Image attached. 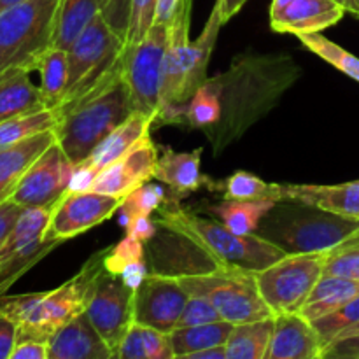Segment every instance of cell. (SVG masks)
Masks as SVG:
<instances>
[{
    "instance_id": "83f0119b",
    "label": "cell",
    "mask_w": 359,
    "mask_h": 359,
    "mask_svg": "<svg viewBox=\"0 0 359 359\" xmlns=\"http://www.w3.org/2000/svg\"><path fill=\"white\" fill-rule=\"evenodd\" d=\"M116 359H175L170 333L133 321L116 353Z\"/></svg>"
},
{
    "instance_id": "836d02e7",
    "label": "cell",
    "mask_w": 359,
    "mask_h": 359,
    "mask_svg": "<svg viewBox=\"0 0 359 359\" xmlns=\"http://www.w3.org/2000/svg\"><path fill=\"white\" fill-rule=\"evenodd\" d=\"M56 123H58V116L55 109H41V111L6 119L0 123V151L23 142L37 133L55 130Z\"/></svg>"
},
{
    "instance_id": "8d00e7d4",
    "label": "cell",
    "mask_w": 359,
    "mask_h": 359,
    "mask_svg": "<svg viewBox=\"0 0 359 359\" xmlns=\"http://www.w3.org/2000/svg\"><path fill=\"white\" fill-rule=\"evenodd\" d=\"M300 39L302 44L312 51L314 55L321 56L325 62H328L330 65H333L335 69H339L340 72H344L346 76H349L351 79L358 81L359 83V58L354 56L353 53H349L347 49H344L342 46L335 44L333 41H330L328 37L321 34V32H311V34H300L297 35Z\"/></svg>"
},
{
    "instance_id": "4dcf8cb0",
    "label": "cell",
    "mask_w": 359,
    "mask_h": 359,
    "mask_svg": "<svg viewBox=\"0 0 359 359\" xmlns=\"http://www.w3.org/2000/svg\"><path fill=\"white\" fill-rule=\"evenodd\" d=\"M233 326V323L221 319V321L207 323V325L175 328L170 333L174 358L186 359L188 354L196 353V351L224 346Z\"/></svg>"
},
{
    "instance_id": "9a60e30c",
    "label": "cell",
    "mask_w": 359,
    "mask_h": 359,
    "mask_svg": "<svg viewBox=\"0 0 359 359\" xmlns=\"http://www.w3.org/2000/svg\"><path fill=\"white\" fill-rule=\"evenodd\" d=\"M193 0H181L174 18L168 23L167 48L163 56V74H161V100L160 111L182 105V88H184L186 69L189 53V23H191ZM158 111V112H160Z\"/></svg>"
},
{
    "instance_id": "f546056e",
    "label": "cell",
    "mask_w": 359,
    "mask_h": 359,
    "mask_svg": "<svg viewBox=\"0 0 359 359\" xmlns=\"http://www.w3.org/2000/svg\"><path fill=\"white\" fill-rule=\"evenodd\" d=\"M98 14V0H60L53 48L67 51Z\"/></svg>"
},
{
    "instance_id": "9f6ffc18",
    "label": "cell",
    "mask_w": 359,
    "mask_h": 359,
    "mask_svg": "<svg viewBox=\"0 0 359 359\" xmlns=\"http://www.w3.org/2000/svg\"><path fill=\"white\" fill-rule=\"evenodd\" d=\"M20 2H23V0H0V11L7 9V7L14 6V4H20Z\"/></svg>"
},
{
    "instance_id": "7402d4cb",
    "label": "cell",
    "mask_w": 359,
    "mask_h": 359,
    "mask_svg": "<svg viewBox=\"0 0 359 359\" xmlns=\"http://www.w3.org/2000/svg\"><path fill=\"white\" fill-rule=\"evenodd\" d=\"M154 121H156V116L144 114V112L135 111L125 123H121L118 128L112 130V132L95 147L93 153H91L83 163L98 172H100L102 168L109 167V165L114 163L116 160L125 156L130 149H133L144 137L149 135V130Z\"/></svg>"
},
{
    "instance_id": "f35d334b",
    "label": "cell",
    "mask_w": 359,
    "mask_h": 359,
    "mask_svg": "<svg viewBox=\"0 0 359 359\" xmlns=\"http://www.w3.org/2000/svg\"><path fill=\"white\" fill-rule=\"evenodd\" d=\"M323 276L359 280V235L330 249L323 256Z\"/></svg>"
},
{
    "instance_id": "f6af8a7d",
    "label": "cell",
    "mask_w": 359,
    "mask_h": 359,
    "mask_svg": "<svg viewBox=\"0 0 359 359\" xmlns=\"http://www.w3.org/2000/svg\"><path fill=\"white\" fill-rule=\"evenodd\" d=\"M11 359H48V340L18 337Z\"/></svg>"
},
{
    "instance_id": "816d5d0a",
    "label": "cell",
    "mask_w": 359,
    "mask_h": 359,
    "mask_svg": "<svg viewBox=\"0 0 359 359\" xmlns=\"http://www.w3.org/2000/svg\"><path fill=\"white\" fill-rule=\"evenodd\" d=\"M245 2H248V0H216V6L214 7L219 11V18L224 25L228 23L235 14L241 13V9L245 6Z\"/></svg>"
},
{
    "instance_id": "1f68e13d",
    "label": "cell",
    "mask_w": 359,
    "mask_h": 359,
    "mask_svg": "<svg viewBox=\"0 0 359 359\" xmlns=\"http://www.w3.org/2000/svg\"><path fill=\"white\" fill-rule=\"evenodd\" d=\"M221 84L217 79H207L186 104L181 105V116L191 128H209L216 125L223 114Z\"/></svg>"
},
{
    "instance_id": "8fae6325",
    "label": "cell",
    "mask_w": 359,
    "mask_h": 359,
    "mask_svg": "<svg viewBox=\"0 0 359 359\" xmlns=\"http://www.w3.org/2000/svg\"><path fill=\"white\" fill-rule=\"evenodd\" d=\"M72 161L67 158L58 142L44 151L18 181L9 200L25 209L55 207L65 195L74 172Z\"/></svg>"
},
{
    "instance_id": "60d3db41",
    "label": "cell",
    "mask_w": 359,
    "mask_h": 359,
    "mask_svg": "<svg viewBox=\"0 0 359 359\" xmlns=\"http://www.w3.org/2000/svg\"><path fill=\"white\" fill-rule=\"evenodd\" d=\"M158 0H132L130 27L126 34V46L139 44L147 32L156 23Z\"/></svg>"
},
{
    "instance_id": "ba28073f",
    "label": "cell",
    "mask_w": 359,
    "mask_h": 359,
    "mask_svg": "<svg viewBox=\"0 0 359 359\" xmlns=\"http://www.w3.org/2000/svg\"><path fill=\"white\" fill-rule=\"evenodd\" d=\"M323 256L325 252L287 255L262 272H256L259 294L272 309L273 316L300 312L323 277Z\"/></svg>"
},
{
    "instance_id": "5bb4252c",
    "label": "cell",
    "mask_w": 359,
    "mask_h": 359,
    "mask_svg": "<svg viewBox=\"0 0 359 359\" xmlns=\"http://www.w3.org/2000/svg\"><path fill=\"white\" fill-rule=\"evenodd\" d=\"M188 300L189 293L179 279L151 272L135 290L133 321L172 333Z\"/></svg>"
},
{
    "instance_id": "6f0895ef",
    "label": "cell",
    "mask_w": 359,
    "mask_h": 359,
    "mask_svg": "<svg viewBox=\"0 0 359 359\" xmlns=\"http://www.w3.org/2000/svg\"><path fill=\"white\" fill-rule=\"evenodd\" d=\"M358 235H359V231H358Z\"/></svg>"
},
{
    "instance_id": "d6a6232c",
    "label": "cell",
    "mask_w": 359,
    "mask_h": 359,
    "mask_svg": "<svg viewBox=\"0 0 359 359\" xmlns=\"http://www.w3.org/2000/svg\"><path fill=\"white\" fill-rule=\"evenodd\" d=\"M210 188L223 193V200H283V184H270L245 170L235 172L226 181L210 184Z\"/></svg>"
},
{
    "instance_id": "5b68a950",
    "label": "cell",
    "mask_w": 359,
    "mask_h": 359,
    "mask_svg": "<svg viewBox=\"0 0 359 359\" xmlns=\"http://www.w3.org/2000/svg\"><path fill=\"white\" fill-rule=\"evenodd\" d=\"M135 112L128 86L118 79L102 93L86 98L58 118L56 142L74 167H79L95 147Z\"/></svg>"
},
{
    "instance_id": "8992f818",
    "label": "cell",
    "mask_w": 359,
    "mask_h": 359,
    "mask_svg": "<svg viewBox=\"0 0 359 359\" xmlns=\"http://www.w3.org/2000/svg\"><path fill=\"white\" fill-rule=\"evenodd\" d=\"M60 0H23L0 11V74L37 70L53 48Z\"/></svg>"
},
{
    "instance_id": "e575fe53",
    "label": "cell",
    "mask_w": 359,
    "mask_h": 359,
    "mask_svg": "<svg viewBox=\"0 0 359 359\" xmlns=\"http://www.w3.org/2000/svg\"><path fill=\"white\" fill-rule=\"evenodd\" d=\"M41 72V93L46 109H56L62 102L69 76V58L65 49L51 48L39 63Z\"/></svg>"
},
{
    "instance_id": "484cf974",
    "label": "cell",
    "mask_w": 359,
    "mask_h": 359,
    "mask_svg": "<svg viewBox=\"0 0 359 359\" xmlns=\"http://www.w3.org/2000/svg\"><path fill=\"white\" fill-rule=\"evenodd\" d=\"M277 205V200H223L216 205L205 207L231 231L241 235L256 233L263 217Z\"/></svg>"
},
{
    "instance_id": "db71d44e",
    "label": "cell",
    "mask_w": 359,
    "mask_h": 359,
    "mask_svg": "<svg viewBox=\"0 0 359 359\" xmlns=\"http://www.w3.org/2000/svg\"><path fill=\"white\" fill-rule=\"evenodd\" d=\"M186 359H228L226 356V344L217 347H209V349L196 351L186 356Z\"/></svg>"
},
{
    "instance_id": "7dc6e473",
    "label": "cell",
    "mask_w": 359,
    "mask_h": 359,
    "mask_svg": "<svg viewBox=\"0 0 359 359\" xmlns=\"http://www.w3.org/2000/svg\"><path fill=\"white\" fill-rule=\"evenodd\" d=\"M18 337H20V328L16 323L0 314V359H11Z\"/></svg>"
},
{
    "instance_id": "ee69618b",
    "label": "cell",
    "mask_w": 359,
    "mask_h": 359,
    "mask_svg": "<svg viewBox=\"0 0 359 359\" xmlns=\"http://www.w3.org/2000/svg\"><path fill=\"white\" fill-rule=\"evenodd\" d=\"M23 210L25 207L18 205V203H14L9 198L0 203V249L6 245L7 238L13 233L14 226H16L18 219L23 214Z\"/></svg>"
},
{
    "instance_id": "6da1fadb",
    "label": "cell",
    "mask_w": 359,
    "mask_h": 359,
    "mask_svg": "<svg viewBox=\"0 0 359 359\" xmlns=\"http://www.w3.org/2000/svg\"><path fill=\"white\" fill-rule=\"evenodd\" d=\"M105 252L107 249L91 256L72 279L48 293L0 294V314L16 323L20 337L49 340L56 330L86 311L95 280L105 270Z\"/></svg>"
},
{
    "instance_id": "ab89813d",
    "label": "cell",
    "mask_w": 359,
    "mask_h": 359,
    "mask_svg": "<svg viewBox=\"0 0 359 359\" xmlns=\"http://www.w3.org/2000/svg\"><path fill=\"white\" fill-rule=\"evenodd\" d=\"M135 262H146V245L142 241L126 235L121 242L107 248L104 258V266L107 272L119 276L128 265Z\"/></svg>"
},
{
    "instance_id": "7c38bea8",
    "label": "cell",
    "mask_w": 359,
    "mask_h": 359,
    "mask_svg": "<svg viewBox=\"0 0 359 359\" xmlns=\"http://www.w3.org/2000/svg\"><path fill=\"white\" fill-rule=\"evenodd\" d=\"M146 244L151 272L160 276L179 279L228 266L210 255L202 244L168 228H163L161 233L154 235Z\"/></svg>"
},
{
    "instance_id": "ac0fdd59",
    "label": "cell",
    "mask_w": 359,
    "mask_h": 359,
    "mask_svg": "<svg viewBox=\"0 0 359 359\" xmlns=\"http://www.w3.org/2000/svg\"><path fill=\"white\" fill-rule=\"evenodd\" d=\"M323 351L318 332L300 312L273 316V333L265 359H319Z\"/></svg>"
},
{
    "instance_id": "3957f363",
    "label": "cell",
    "mask_w": 359,
    "mask_h": 359,
    "mask_svg": "<svg viewBox=\"0 0 359 359\" xmlns=\"http://www.w3.org/2000/svg\"><path fill=\"white\" fill-rule=\"evenodd\" d=\"M125 49L126 42L98 14L67 49L69 76L62 102L55 109L56 116L60 118L70 107L121 79Z\"/></svg>"
},
{
    "instance_id": "bcb514c9",
    "label": "cell",
    "mask_w": 359,
    "mask_h": 359,
    "mask_svg": "<svg viewBox=\"0 0 359 359\" xmlns=\"http://www.w3.org/2000/svg\"><path fill=\"white\" fill-rule=\"evenodd\" d=\"M323 359H359V333L326 347Z\"/></svg>"
},
{
    "instance_id": "11a10c76",
    "label": "cell",
    "mask_w": 359,
    "mask_h": 359,
    "mask_svg": "<svg viewBox=\"0 0 359 359\" xmlns=\"http://www.w3.org/2000/svg\"><path fill=\"white\" fill-rule=\"evenodd\" d=\"M339 4H342L344 9L347 11V13L354 14V16L359 18V0H337Z\"/></svg>"
},
{
    "instance_id": "f5cc1de1",
    "label": "cell",
    "mask_w": 359,
    "mask_h": 359,
    "mask_svg": "<svg viewBox=\"0 0 359 359\" xmlns=\"http://www.w3.org/2000/svg\"><path fill=\"white\" fill-rule=\"evenodd\" d=\"M181 0H158V13H156V23L168 25L174 18L175 11H177Z\"/></svg>"
},
{
    "instance_id": "2e32d148",
    "label": "cell",
    "mask_w": 359,
    "mask_h": 359,
    "mask_svg": "<svg viewBox=\"0 0 359 359\" xmlns=\"http://www.w3.org/2000/svg\"><path fill=\"white\" fill-rule=\"evenodd\" d=\"M156 161V144L153 142L151 135H146L125 156L98 172L91 191L118 196L123 200L133 189L146 184L151 177H154Z\"/></svg>"
},
{
    "instance_id": "74e56055",
    "label": "cell",
    "mask_w": 359,
    "mask_h": 359,
    "mask_svg": "<svg viewBox=\"0 0 359 359\" xmlns=\"http://www.w3.org/2000/svg\"><path fill=\"white\" fill-rule=\"evenodd\" d=\"M168 200L167 193L158 184H142L133 189L130 195L121 200L119 214H121V224L126 226L132 219L139 216H151L156 212L161 205Z\"/></svg>"
},
{
    "instance_id": "ffe728a7",
    "label": "cell",
    "mask_w": 359,
    "mask_h": 359,
    "mask_svg": "<svg viewBox=\"0 0 359 359\" xmlns=\"http://www.w3.org/2000/svg\"><path fill=\"white\" fill-rule=\"evenodd\" d=\"M202 165V149L191 153H177L172 147H165L163 154L158 156L154 177L165 182L170 189L172 198H184L198 191L202 186H210V179L200 170Z\"/></svg>"
},
{
    "instance_id": "d6986e66",
    "label": "cell",
    "mask_w": 359,
    "mask_h": 359,
    "mask_svg": "<svg viewBox=\"0 0 359 359\" xmlns=\"http://www.w3.org/2000/svg\"><path fill=\"white\" fill-rule=\"evenodd\" d=\"M48 359H114V354L83 312L49 337Z\"/></svg>"
},
{
    "instance_id": "681fc988",
    "label": "cell",
    "mask_w": 359,
    "mask_h": 359,
    "mask_svg": "<svg viewBox=\"0 0 359 359\" xmlns=\"http://www.w3.org/2000/svg\"><path fill=\"white\" fill-rule=\"evenodd\" d=\"M97 175L98 170H95V168L88 167L84 163L79 165V167L74 168L67 191H91Z\"/></svg>"
},
{
    "instance_id": "9c48e42d",
    "label": "cell",
    "mask_w": 359,
    "mask_h": 359,
    "mask_svg": "<svg viewBox=\"0 0 359 359\" xmlns=\"http://www.w3.org/2000/svg\"><path fill=\"white\" fill-rule=\"evenodd\" d=\"M168 25L154 23L139 44L126 46L123 81L128 86L135 111L158 116L161 100V74L167 48Z\"/></svg>"
},
{
    "instance_id": "f1b7e54d",
    "label": "cell",
    "mask_w": 359,
    "mask_h": 359,
    "mask_svg": "<svg viewBox=\"0 0 359 359\" xmlns=\"http://www.w3.org/2000/svg\"><path fill=\"white\" fill-rule=\"evenodd\" d=\"M272 333L273 316L235 325L226 340L228 359H265Z\"/></svg>"
},
{
    "instance_id": "44dd1931",
    "label": "cell",
    "mask_w": 359,
    "mask_h": 359,
    "mask_svg": "<svg viewBox=\"0 0 359 359\" xmlns=\"http://www.w3.org/2000/svg\"><path fill=\"white\" fill-rule=\"evenodd\" d=\"M283 200H297L339 216L359 219V181L344 184H283Z\"/></svg>"
},
{
    "instance_id": "603a6c76",
    "label": "cell",
    "mask_w": 359,
    "mask_h": 359,
    "mask_svg": "<svg viewBox=\"0 0 359 359\" xmlns=\"http://www.w3.org/2000/svg\"><path fill=\"white\" fill-rule=\"evenodd\" d=\"M55 142V130H48L0 151V203L9 198L25 172Z\"/></svg>"
},
{
    "instance_id": "e0dca14e",
    "label": "cell",
    "mask_w": 359,
    "mask_h": 359,
    "mask_svg": "<svg viewBox=\"0 0 359 359\" xmlns=\"http://www.w3.org/2000/svg\"><path fill=\"white\" fill-rule=\"evenodd\" d=\"M347 11L337 0H272L270 27L279 34H311L333 27Z\"/></svg>"
},
{
    "instance_id": "52a82bcc",
    "label": "cell",
    "mask_w": 359,
    "mask_h": 359,
    "mask_svg": "<svg viewBox=\"0 0 359 359\" xmlns=\"http://www.w3.org/2000/svg\"><path fill=\"white\" fill-rule=\"evenodd\" d=\"M181 286L195 297H203L217 309L224 321L233 325L272 318V309L259 294L256 273L235 266H221L198 276L179 277Z\"/></svg>"
},
{
    "instance_id": "d590c367",
    "label": "cell",
    "mask_w": 359,
    "mask_h": 359,
    "mask_svg": "<svg viewBox=\"0 0 359 359\" xmlns=\"http://www.w3.org/2000/svg\"><path fill=\"white\" fill-rule=\"evenodd\" d=\"M311 323L318 332L325 349L339 340L356 335L359 333V294L337 311L321 316Z\"/></svg>"
},
{
    "instance_id": "f907efd6",
    "label": "cell",
    "mask_w": 359,
    "mask_h": 359,
    "mask_svg": "<svg viewBox=\"0 0 359 359\" xmlns=\"http://www.w3.org/2000/svg\"><path fill=\"white\" fill-rule=\"evenodd\" d=\"M147 273H149V266H147V263L146 262H135V263H132V265L126 266V269L119 273V277H121L123 283H125L130 290L135 291L137 287L144 283V279L147 277Z\"/></svg>"
},
{
    "instance_id": "7a4b0ae2",
    "label": "cell",
    "mask_w": 359,
    "mask_h": 359,
    "mask_svg": "<svg viewBox=\"0 0 359 359\" xmlns=\"http://www.w3.org/2000/svg\"><path fill=\"white\" fill-rule=\"evenodd\" d=\"M156 212L158 217L154 221L158 223V226L168 228V230L193 238L228 266L256 273L287 256L284 249L266 241L262 235L235 233L221 221L205 219V217H200L191 210L184 209L181 207L179 200L172 198V196Z\"/></svg>"
},
{
    "instance_id": "d4e9b609",
    "label": "cell",
    "mask_w": 359,
    "mask_h": 359,
    "mask_svg": "<svg viewBox=\"0 0 359 359\" xmlns=\"http://www.w3.org/2000/svg\"><path fill=\"white\" fill-rule=\"evenodd\" d=\"M221 27H223V21L219 18V11L214 7L202 34L198 35V39L195 42L189 44L188 69H186L184 88H182V102L184 104L209 79L207 77V69H209L210 56H212L214 46H216Z\"/></svg>"
},
{
    "instance_id": "7bdbcfd3",
    "label": "cell",
    "mask_w": 359,
    "mask_h": 359,
    "mask_svg": "<svg viewBox=\"0 0 359 359\" xmlns=\"http://www.w3.org/2000/svg\"><path fill=\"white\" fill-rule=\"evenodd\" d=\"M98 7H100L102 18L111 27V30L126 42L130 14H132V0H98Z\"/></svg>"
},
{
    "instance_id": "30bf717a",
    "label": "cell",
    "mask_w": 359,
    "mask_h": 359,
    "mask_svg": "<svg viewBox=\"0 0 359 359\" xmlns=\"http://www.w3.org/2000/svg\"><path fill=\"white\" fill-rule=\"evenodd\" d=\"M133 305L135 291L130 290L121 277L107 270L97 277L84 312L105 344L111 347L114 359L133 323Z\"/></svg>"
},
{
    "instance_id": "cb8c5ba5",
    "label": "cell",
    "mask_w": 359,
    "mask_h": 359,
    "mask_svg": "<svg viewBox=\"0 0 359 359\" xmlns=\"http://www.w3.org/2000/svg\"><path fill=\"white\" fill-rule=\"evenodd\" d=\"M41 109H46L41 86L32 83L28 70L11 69L0 74V123Z\"/></svg>"
},
{
    "instance_id": "b9f144b4",
    "label": "cell",
    "mask_w": 359,
    "mask_h": 359,
    "mask_svg": "<svg viewBox=\"0 0 359 359\" xmlns=\"http://www.w3.org/2000/svg\"><path fill=\"white\" fill-rule=\"evenodd\" d=\"M221 319L223 318H221V314L217 312V309L214 307L207 298L189 294L188 304H186L184 311H182L175 328H188V326L207 325V323H216V321H221Z\"/></svg>"
},
{
    "instance_id": "277c9868",
    "label": "cell",
    "mask_w": 359,
    "mask_h": 359,
    "mask_svg": "<svg viewBox=\"0 0 359 359\" xmlns=\"http://www.w3.org/2000/svg\"><path fill=\"white\" fill-rule=\"evenodd\" d=\"M359 231V219L339 216L297 200H280L259 223L256 233L287 255L326 252Z\"/></svg>"
},
{
    "instance_id": "4316f807",
    "label": "cell",
    "mask_w": 359,
    "mask_h": 359,
    "mask_svg": "<svg viewBox=\"0 0 359 359\" xmlns=\"http://www.w3.org/2000/svg\"><path fill=\"white\" fill-rule=\"evenodd\" d=\"M359 294V280L344 279V277L323 276L316 287L312 290L311 297L300 309V316L309 321L330 314L342 307L344 304L351 302Z\"/></svg>"
},
{
    "instance_id": "c3c4849f",
    "label": "cell",
    "mask_w": 359,
    "mask_h": 359,
    "mask_svg": "<svg viewBox=\"0 0 359 359\" xmlns=\"http://www.w3.org/2000/svg\"><path fill=\"white\" fill-rule=\"evenodd\" d=\"M125 228H126V233L139 238V241H142L144 244L149 242L151 238L158 233V223L154 219H151L149 216L135 217V219L130 221Z\"/></svg>"
},
{
    "instance_id": "4fadbf2b",
    "label": "cell",
    "mask_w": 359,
    "mask_h": 359,
    "mask_svg": "<svg viewBox=\"0 0 359 359\" xmlns=\"http://www.w3.org/2000/svg\"><path fill=\"white\" fill-rule=\"evenodd\" d=\"M121 198L98 191H65L55 203L49 221L48 237L69 241L114 216Z\"/></svg>"
}]
</instances>
